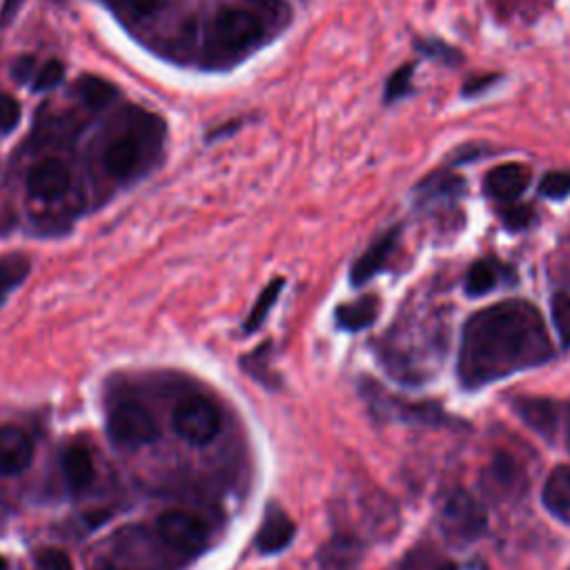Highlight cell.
I'll list each match as a JSON object with an SVG mask.
<instances>
[{"instance_id": "obj_13", "label": "cell", "mask_w": 570, "mask_h": 570, "mask_svg": "<svg viewBox=\"0 0 570 570\" xmlns=\"http://www.w3.org/2000/svg\"><path fill=\"white\" fill-rule=\"evenodd\" d=\"M294 521L287 517V512H283L281 508H269L265 512V519L256 532V548L263 554H274L281 552L283 548L289 546V541L294 539Z\"/></svg>"}, {"instance_id": "obj_1", "label": "cell", "mask_w": 570, "mask_h": 570, "mask_svg": "<svg viewBox=\"0 0 570 570\" xmlns=\"http://www.w3.org/2000/svg\"><path fill=\"white\" fill-rule=\"evenodd\" d=\"M552 356L541 312L521 298L501 301L472 314L461 332L456 372L468 390H479Z\"/></svg>"}, {"instance_id": "obj_10", "label": "cell", "mask_w": 570, "mask_h": 570, "mask_svg": "<svg viewBox=\"0 0 570 570\" xmlns=\"http://www.w3.org/2000/svg\"><path fill=\"white\" fill-rule=\"evenodd\" d=\"M399 227H390L387 232H383L352 265L350 269V283L354 287L365 285L370 278H374V274H379L387 261L392 258L396 243H399Z\"/></svg>"}, {"instance_id": "obj_37", "label": "cell", "mask_w": 570, "mask_h": 570, "mask_svg": "<svg viewBox=\"0 0 570 570\" xmlns=\"http://www.w3.org/2000/svg\"><path fill=\"white\" fill-rule=\"evenodd\" d=\"M0 570H7V561L0 557Z\"/></svg>"}, {"instance_id": "obj_36", "label": "cell", "mask_w": 570, "mask_h": 570, "mask_svg": "<svg viewBox=\"0 0 570 570\" xmlns=\"http://www.w3.org/2000/svg\"><path fill=\"white\" fill-rule=\"evenodd\" d=\"M96 570H125V568H118V566H100Z\"/></svg>"}, {"instance_id": "obj_9", "label": "cell", "mask_w": 570, "mask_h": 570, "mask_svg": "<svg viewBox=\"0 0 570 570\" xmlns=\"http://www.w3.org/2000/svg\"><path fill=\"white\" fill-rule=\"evenodd\" d=\"M530 185V167L523 163H505L490 169L483 178V189L497 203H514Z\"/></svg>"}, {"instance_id": "obj_3", "label": "cell", "mask_w": 570, "mask_h": 570, "mask_svg": "<svg viewBox=\"0 0 570 570\" xmlns=\"http://www.w3.org/2000/svg\"><path fill=\"white\" fill-rule=\"evenodd\" d=\"M171 425L176 434L194 445L209 443L220 430V412L205 396H185L171 414Z\"/></svg>"}, {"instance_id": "obj_21", "label": "cell", "mask_w": 570, "mask_h": 570, "mask_svg": "<svg viewBox=\"0 0 570 570\" xmlns=\"http://www.w3.org/2000/svg\"><path fill=\"white\" fill-rule=\"evenodd\" d=\"M356 559V548L350 539H336L321 552V563L325 570H352Z\"/></svg>"}, {"instance_id": "obj_33", "label": "cell", "mask_w": 570, "mask_h": 570, "mask_svg": "<svg viewBox=\"0 0 570 570\" xmlns=\"http://www.w3.org/2000/svg\"><path fill=\"white\" fill-rule=\"evenodd\" d=\"M31 69H33V58H20L18 65L13 67V76H16L18 80H24V78H29V76L33 78Z\"/></svg>"}, {"instance_id": "obj_31", "label": "cell", "mask_w": 570, "mask_h": 570, "mask_svg": "<svg viewBox=\"0 0 570 570\" xmlns=\"http://www.w3.org/2000/svg\"><path fill=\"white\" fill-rule=\"evenodd\" d=\"M114 4L125 9L129 16L145 18V16H151L158 9L160 0H114Z\"/></svg>"}, {"instance_id": "obj_20", "label": "cell", "mask_w": 570, "mask_h": 570, "mask_svg": "<svg viewBox=\"0 0 570 570\" xmlns=\"http://www.w3.org/2000/svg\"><path fill=\"white\" fill-rule=\"evenodd\" d=\"M29 269V261L20 254H9L0 258V301L27 278Z\"/></svg>"}, {"instance_id": "obj_25", "label": "cell", "mask_w": 570, "mask_h": 570, "mask_svg": "<svg viewBox=\"0 0 570 570\" xmlns=\"http://www.w3.org/2000/svg\"><path fill=\"white\" fill-rule=\"evenodd\" d=\"M65 78V65L60 60H47L36 73H33V91H49L60 85Z\"/></svg>"}, {"instance_id": "obj_16", "label": "cell", "mask_w": 570, "mask_h": 570, "mask_svg": "<svg viewBox=\"0 0 570 570\" xmlns=\"http://www.w3.org/2000/svg\"><path fill=\"white\" fill-rule=\"evenodd\" d=\"M62 476L71 492H85L94 483V461L85 448H69L62 454Z\"/></svg>"}, {"instance_id": "obj_34", "label": "cell", "mask_w": 570, "mask_h": 570, "mask_svg": "<svg viewBox=\"0 0 570 570\" xmlns=\"http://www.w3.org/2000/svg\"><path fill=\"white\" fill-rule=\"evenodd\" d=\"M494 82V78L492 76H481V78H474V80H470L465 87H463V94H476L481 87H488V85H492Z\"/></svg>"}, {"instance_id": "obj_5", "label": "cell", "mask_w": 570, "mask_h": 570, "mask_svg": "<svg viewBox=\"0 0 570 570\" xmlns=\"http://www.w3.org/2000/svg\"><path fill=\"white\" fill-rule=\"evenodd\" d=\"M485 525L488 519L483 508L468 492H454L441 510V528L448 534V539L456 543L479 539L485 532Z\"/></svg>"}, {"instance_id": "obj_11", "label": "cell", "mask_w": 570, "mask_h": 570, "mask_svg": "<svg viewBox=\"0 0 570 570\" xmlns=\"http://www.w3.org/2000/svg\"><path fill=\"white\" fill-rule=\"evenodd\" d=\"M142 154L145 149L136 136L120 134L105 145V151H102L105 171L114 178L125 180L138 171Z\"/></svg>"}, {"instance_id": "obj_26", "label": "cell", "mask_w": 570, "mask_h": 570, "mask_svg": "<svg viewBox=\"0 0 570 570\" xmlns=\"http://www.w3.org/2000/svg\"><path fill=\"white\" fill-rule=\"evenodd\" d=\"M412 71H414V65H403L387 78V82H385V102L399 100L412 89Z\"/></svg>"}, {"instance_id": "obj_17", "label": "cell", "mask_w": 570, "mask_h": 570, "mask_svg": "<svg viewBox=\"0 0 570 570\" xmlns=\"http://www.w3.org/2000/svg\"><path fill=\"white\" fill-rule=\"evenodd\" d=\"M541 501L559 519L570 514V465H557L548 474Z\"/></svg>"}, {"instance_id": "obj_8", "label": "cell", "mask_w": 570, "mask_h": 570, "mask_svg": "<svg viewBox=\"0 0 570 570\" xmlns=\"http://www.w3.org/2000/svg\"><path fill=\"white\" fill-rule=\"evenodd\" d=\"M514 410L523 423H528L534 432L546 439H554L561 432V419L566 412V401L541 399V396H523L514 401Z\"/></svg>"}, {"instance_id": "obj_4", "label": "cell", "mask_w": 570, "mask_h": 570, "mask_svg": "<svg viewBox=\"0 0 570 570\" xmlns=\"http://www.w3.org/2000/svg\"><path fill=\"white\" fill-rule=\"evenodd\" d=\"M107 432L120 448H140L158 436V423L142 403L129 399L109 412Z\"/></svg>"}, {"instance_id": "obj_19", "label": "cell", "mask_w": 570, "mask_h": 570, "mask_svg": "<svg viewBox=\"0 0 570 570\" xmlns=\"http://www.w3.org/2000/svg\"><path fill=\"white\" fill-rule=\"evenodd\" d=\"M76 89H78V96L82 98V102L87 107H91V109L107 107L116 98V94H118L116 85H111L109 80H105L100 76H82L78 80Z\"/></svg>"}, {"instance_id": "obj_12", "label": "cell", "mask_w": 570, "mask_h": 570, "mask_svg": "<svg viewBox=\"0 0 570 570\" xmlns=\"http://www.w3.org/2000/svg\"><path fill=\"white\" fill-rule=\"evenodd\" d=\"M33 443L24 430L16 425H0V474L13 476L29 468Z\"/></svg>"}, {"instance_id": "obj_18", "label": "cell", "mask_w": 570, "mask_h": 570, "mask_svg": "<svg viewBox=\"0 0 570 570\" xmlns=\"http://www.w3.org/2000/svg\"><path fill=\"white\" fill-rule=\"evenodd\" d=\"M505 274H508V267H503L501 263H497L492 258H483L465 272L463 289L468 296H481V294L494 289L501 281H505Z\"/></svg>"}, {"instance_id": "obj_28", "label": "cell", "mask_w": 570, "mask_h": 570, "mask_svg": "<svg viewBox=\"0 0 570 570\" xmlns=\"http://www.w3.org/2000/svg\"><path fill=\"white\" fill-rule=\"evenodd\" d=\"M20 122V105L9 94H0V134H9Z\"/></svg>"}, {"instance_id": "obj_2", "label": "cell", "mask_w": 570, "mask_h": 570, "mask_svg": "<svg viewBox=\"0 0 570 570\" xmlns=\"http://www.w3.org/2000/svg\"><path fill=\"white\" fill-rule=\"evenodd\" d=\"M289 20L283 0H240L218 7L205 27V53L214 62H236L263 47Z\"/></svg>"}, {"instance_id": "obj_27", "label": "cell", "mask_w": 570, "mask_h": 570, "mask_svg": "<svg viewBox=\"0 0 570 570\" xmlns=\"http://www.w3.org/2000/svg\"><path fill=\"white\" fill-rule=\"evenodd\" d=\"M501 218H503V225L508 229H523L530 225L532 220V209L528 205H512V203H505L501 205Z\"/></svg>"}, {"instance_id": "obj_14", "label": "cell", "mask_w": 570, "mask_h": 570, "mask_svg": "<svg viewBox=\"0 0 570 570\" xmlns=\"http://www.w3.org/2000/svg\"><path fill=\"white\" fill-rule=\"evenodd\" d=\"M483 485L492 492H499L501 497H512L523 488V472L510 454L497 452L485 468Z\"/></svg>"}, {"instance_id": "obj_24", "label": "cell", "mask_w": 570, "mask_h": 570, "mask_svg": "<svg viewBox=\"0 0 570 570\" xmlns=\"http://www.w3.org/2000/svg\"><path fill=\"white\" fill-rule=\"evenodd\" d=\"M539 191L552 200L566 198L570 194V171H548L539 183Z\"/></svg>"}, {"instance_id": "obj_35", "label": "cell", "mask_w": 570, "mask_h": 570, "mask_svg": "<svg viewBox=\"0 0 570 570\" xmlns=\"http://www.w3.org/2000/svg\"><path fill=\"white\" fill-rule=\"evenodd\" d=\"M434 570H456L452 563H448V561H443V563H439Z\"/></svg>"}, {"instance_id": "obj_32", "label": "cell", "mask_w": 570, "mask_h": 570, "mask_svg": "<svg viewBox=\"0 0 570 570\" xmlns=\"http://www.w3.org/2000/svg\"><path fill=\"white\" fill-rule=\"evenodd\" d=\"M22 0H4L2 9H0V27H7L11 22V18L16 16V11L20 9Z\"/></svg>"}, {"instance_id": "obj_15", "label": "cell", "mask_w": 570, "mask_h": 570, "mask_svg": "<svg viewBox=\"0 0 570 570\" xmlns=\"http://www.w3.org/2000/svg\"><path fill=\"white\" fill-rule=\"evenodd\" d=\"M379 314V298L372 294H365L352 303H343L334 312V321L341 330L358 332L370 327L376 321Z\"/></svg>"}, {"instance_id": "obj_38", "label": "cell", "mask_w": 570, "mask_h": 570, "mask_svg": "<svg viewBox=\"0 0 570 570\" xmlns=\"http://www.w3.org/2000/svg\"><path fill=\"white\" fill-rule=\"evenodd\" d=\"M479 570H488V568H483V566H479Z\"/></svg>"}, {"instance_id": "obj_7", "label": "cell", "mask_w": 570, "mask_h": 570, "mask_svg": "<svg viewBox=\"0 0 570 570\" xmlns=\"http://www.w3.org/2000/svg\"><path fill=\"white\" fill-rule=\"evenodd\" d=\"M71 169L60 158H42L27 174V191L38 200H56L69 191Z\"/></svg>"}, {"instance_id": "obj_23", "label": "cell", "mask_w": 570, "mask_h": 570, "mask_svg": "<svg viewBox=\"0 0 570 570\" xmlns=\"http://www.w3.org/2000/svg\"><path fill=\"white\" fill-rule=\"evenodd\" d=\"M550 314L554 330L561 338L563 347H570V296L568 294H554L550 303Z\"/></svg>"}, {"instance_id": "obj_22", "label": "cell", "mask_w": 570, "mask_h": 570, "mask_svg": "<svg viewBox=\"0 0 570 570\" xmlns=\"http://www.w3.org/2000/svg\"><path fill=\"white\" fill-rule=\"evenodd\" d=\"M283 285H285L283 278H274V281L258 294V298H256V303H254V307H252V312H249V316H247V321H245V332L258 330V325L265 321V316L269 314L272 305L276 303V298H278Z\"/></svg>"}, {"instance_id": "obj_30", "label": "cell", "mask_w": 570, "mask_h": 570, "mask_svg": "<svg viewBox=\"0 0 570 570\" xmlns=\"http://www.w3.org/2000/svg\"><path fill=\"white\" fill-rule=\"evenodd\" d=\"M416 49H421L425 56L445 60V62H450V65L461 58L456 49H452L450 45H445V42H441V40H419V42H416ZM454 65H456V62H454Z\"/></svg>"}, {"instance_id": "obj_6", "label": "cell", "mask_w": 570, "mask_h": 570, "mask_svg": "<svg viewBox=\"0 0 570 570\" xmlns=\"http://www.w3.org/2000/svg\"><path fill=\"white\" fill-rule=\"evenodd\" d=\"M158 537L174 550L198 552L209 541V525L194 512L167 510L156 521Z\"/></svg>"}, {"instance_id": "obj_29", "label": "cell", "mask_w": 570, "mask_h": 570, "mask_svg": "<svg viewBox=\"0 0 570 570\" xmlns=\"http://www.w3.org/2000/svg\"><path fill=\"white\" fill-rule=\"evenodd\" d=\"M36 570H73V566L62 550L45 548L36 559Z\"/></svg>"}]
</instances>
